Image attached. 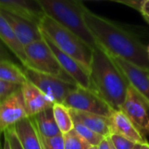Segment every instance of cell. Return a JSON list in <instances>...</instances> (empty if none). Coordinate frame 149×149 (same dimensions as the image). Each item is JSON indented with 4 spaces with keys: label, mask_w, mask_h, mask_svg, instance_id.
Returning <instances> with one entry per match:
<instances>
[{
    "label": "cell",
    "mask_w": 149,
    "mask_h": 149,
    "mask_svg": "<svg viewBox=\"0 0 149 149\" xmlns=\"http://www.w3.org/2000/svg\"><path fill=\"white\" fill-rule=\"evenodd\" d=\"M69 110L73 118L78 120L85 126H87L96 133L103 136L104 138H109L114 133L111 118L97 114L77 111L74 109Z\"/></svg>",
    "instance_id": "obj_15"
},
{
    "label": "cell",
    "mask_w": 149,
    "mask_h": 149,
    "mask_svg": "<svg viewBox=\"0 0 149 149\" xmlns=\"http://www.w3.org/2000/svg\"><path fill=\"white\" fill-rule=\"evenodd\" d=\"M0 80L21 86L27 81V78L23 68L12 60H2L0 61Z\"/></svg>",
    "instance_id": "obj_20"
},
{
    "label": "cell",
    "mask_w": 149,
    "mask_h": 149,
    "mask_svg": "<svg viewBox=\"0 0 149 149\" xmlns=\"http://www.w3.org/2000/svg\"><path fill=\"white\" fill-rule=\"evenodd\" d=\"M110 139L116 149H132L133 146H135V144H137V143H134V142L129 140L128 139H126L119 134H116V133H113L110 137Z\"/></svg>",
    "instance_id": "obj_25"
},
{
    "label": "cell",
    "mask_w": 149,
    "mask_h": 149,
    "mask_svg": "<svg viewBox=\"0 0 149 149\" xmlns=\"http://www.w3.org/2000/svg\"><path fill=\"white\" fill-rule=\"evenodd\" d=\"M132 149H141V144H135Z\"/></svg>",
    "instance_id": "obj_35"
},
{
    "label": "cell",
    "mask_w": 149,
    "mask_h": 149,
    "mask_svg": "<svg viewBox=\"0 0 149 149\" xmlns=\"http://www.w3.org/2000/svg\"><path fill=\"white\" fill-rule=\"evenodd\" d=\"M0 8L14 13L38 26L45 15L36 0H0Z\"/></svg>",
    "instance_id": "obj_14"
},
{
    "label": "cell",
    "mask_w": 149,
    "mask_h": 149,
    "mask_svg": "<svg viewBox=\"0 0 149 149\" xmlns=\"http://www.w3.org/2000/svg\"><path fill=\"white\" fill-rule=\"evenodd\" d=\"M144 135H149V102L129 86L120 109Z\"/></svg>",
    "instance_id": "obj_8"
},
{
    "label": "cell",
    "mask_w": 149,
    "mask_h": 149,
    "mask_svg": "<svg viewBox=\"0 0 149 149\" xmlns=\"http://www.w3.org/2000/svg\"><path fill=\"white\" fill-rule=\"evenodd\" d=\"M88 149H97V146H91Z\"/></svg>",
    "instance_id": "obj_36"
},
{
    "label": "cell",
    "mask_w": 149,
    "mask_h": 149,
    "mask_svg": "<svg viewBox=\"0 0 149 149\" xmlns=\"http://www.w3.org/2000/svg\"><path fill=\"white\" fill-rule=\"evenodd\" d=\"M23 68L27 80L43 92L54 104H63L66 97L77 86L66 83L49 74L39 73L26 68Z\"/></svg>",
    "instance_id": "obj_7"
},
{
    "label": "cell",
    "mask_w": 149,
    "mask_h": 149,
    "mask_svg": "<svg viewBox=\"0 0 149 149\" xmlns=\"http://www.w3.org/2000/svg\"><path fill=\"white\" fill-rule=\"evenodd\" d=\"M146 51H147V54H148V56H149V45L146 47Z\"/></svg>",
    "instance_id": "obj_38"
},
{
    "label": "cell",
    "mask_w": 149,
    "mask_h": 149,
    "mask_svg": "<svg viewBox=\"0 0 149 149\" xmlns=\"http://www.w3.org/2000/svg\"><path fill=\"white\" fill-rule=\"evenodd\" d=\"M45 14L80 37L91 48L98 43L87 27L82 11L83 3L78 0H36Z\"/></svg>",
    "instance_id": "obj_3"
},
{
    "label": "cell",
    "mask_w": 149,
    "mask_h": 149,
    "mask_svg": "<svg viewBox=\"0 0 149 149\" xmlns=\"http://www.w3.org/2000/svg\"><path fill=\"white\" fill-rule=\"evenodd\" d=\"M73 122H74V131H76L80 136H82L91 146H97L101 143V141L104 139L103 136L96 133L95 132H93L92 130H91L90 128L85 126L84 124H82L78 120L73 118Z\"/></svg>",
    "instance_id": "obj_23"
},
{
    "label": "cell",
    "mask_w": 149,
    "mask_h": 149,
    "mask_svg": "<svg viewBox=\"0 0 149 149\" xmlns=\"http://www.w3.org/2000/svg\"><path fill=\"white\" fill-rule=\"evenodd\" d=\"M40 138L43 149H64V140L62 134L52 138H45L40 135Z\"/></svg>",
    "instance_id": "obj_24"
},
{
    "label": "cell",
    "mask_w": 149,
    "mask_h": 149,
    "mask_svg": "<svg viewBox=\"0 0 149 149\" xmlns=\"http://www.w3.org/2000/svg\"><path fill=\"white\" fill-rule=\"evenodd\" d=\"M21 91L26 111L29 118L51 108L54 105V103H52L43 92L28 80L21 85Z\"/></svg>",
    "instance_id": "obj_13"
},
{
    "label": "cell",
    "mask_w": 149,
    "mask_h": 149,
    "mask_svg": "<svg viewBox=\"0 0 149 149\" xmlns=\"http://www.w3.org/2000/svg\"><path fill=\"white\" fill-rule=\"evenodd\" d=\"M39 26L60 50L79 61L90 73L93 49L80 37L47 14L41 19Z\"/></svg>",
    "instance_id": "obj_4"
},
{
    "label": "cell",
    "mask_w": 149,
    "mask_h": 149,
    "mask_svg": "<svg viewBox=\"0 0 149 149\" xmlns=\"http://www.w3.org/2000/svg\"><path fill=\"white\" fill-rule=\"evenodd\" d=\"M109 1H114V2H117V3H119L121 0H109Z\"/></svg>",
    "instance_id": "obj_37"
},
{
    "label": "cell",
    "mask_w": 149,
    "mask_h": 149,
    "mask_svg": "<svg viewBox=\"0 0 149 149\" xmlns=\"http://www.w3.org/2000/svg\"><path fill=\"white\" fill-rule=\"evenodd\" d=\"M108 139H109V143H110V149H116V148H115V146H113V144H112V142H111V140L110 137L108 138Z\"/></svg>",
    "instance_id": "obj_34"
},
{
    "label": "cell",
    "mask_w": 149,
    "mask_h": 149,
    "mask_svg": "<svg viewBox=\"0 0 149 149\" xmlns=\"http://www.w3.org/2000/svg\"><path fill=\"white\" fill-rule=\"evenodd\" d=\"M113 132L137 144H146L148 141L146 137L137 129L130 118L121 111L115 110L111 117Z\"/></svg>",
    "instance_id": "obj_16"
},
{
    "label": "cell",
    "mask_w": 149,
    "mask_h": 149,
    "mask_svg": "<svg viewBox=\"0 0 149 149\" xmlns=\"http://www.w3.org/2000/svg\"><path fill=\"white\" fill-rule=\"evenodd\" d=\"M146 0H121L119 2L120 4H123L125 6H127L132 9H135L136 11L139 12L142 5Z\"/></svg>",
    "instance_id": "obj_28"
},
{
    "label": "cell",
    "mask_w": 149,
    "mask_h": 149,
    "mask_svg": "<svg viewBox=\"0 0 149 149\" xmlns=\"http://www.w3.org/2000/svg\"><path fill=\"white\" fill-rule=\"evenodd\" d=\"M5 137H6V139L9 140V143H10L12 149H23L21 143H20L13 127L7 129L5 132Z\"/></svg>",
    "instance_id": "obj_27"
},
{
    "label": "cell",
    "mask_w": 149,
    "mask_h": 149,
    "mask_svg": "<svg viewBox=\"0 0 149 149\" xmlns=\"http://www.w3.org/2000/svg\"><path fill=\"white\" fill-rule=\"evenodd\" d=\"M112 58L124 73L130 86L149 102V71L124 59L113 56Z\"/></svg>",
    "instance_id": "obj_12"
},
{
    "label": "cell",
    "mask_w": 149,
    "mask_h": 149,
    "mask_svg": "<svg viewBox=\"0 0 149 149\" xmlns=\"http://www.w3.org/2000/svg\"><path fill=\"white\" fill-rule=\"evenodd\" d=\"M141 16L145 19V21L149 24V0H146L144 4L142 5L140 11H139Z\"/></svg>",
    "instance_id": "obj_29"
},
{
    "label": "cell",
    "mask_w": 149,
    "mask_h": 149,
    "mask_svg": "<svg viewBox=\"0 0 149 149\" xmlns=\"http://www.w3.org/2000/svg\"><path fill=\"white\" fill-rule=\"evenodd\" d=\"M97 147V149H110V143L108 138H104Z\"/></svg>",
    "instance_id": "obj_31"
},
{
    "label": "cell",
    "mask_w": 149,
    "mask_h": 149,
    "mask_svg": "<svg viewBox=\"0 0 149 149\" xmlns=\"http://www.w3.org/2000/svg\"><path fill=\"white\" fill-rule=\"evenodd\" d=\"M31 118L40 136L52 138L61 134L54 119L53 107L48 108Z\"/></svg>",
    "instance_id": "obj_19"
},
{
    "label": "cell",
    "mask_w": 149,
    "mask_h": 149,
    "mask_svg": "<svg viewBox=\"0 0 149 149\" xmlns=\"http://www.w3.org/2000/svg\"><path fill=\"white\" fill-rule=\"evenodd\" d=\"M63 104L69 109L97 114L109 118L115 111L93 91L80 86H77L66 97Z\"/></svg>",
    "instance_id": "obj_6"
},
{
    "label": "cell",
    "mask_w": 149,
    "mask_h": 149,
    "mask_svg": "<svg viewBox=\"0 0 149 149\" xmlns=\"http://www.w3.org/2000/svg\"><path fill=\"white\" fill-rule=\"evenodd\" d=\"M90 79L91 90L114 110H119L130 84L112 56L100 45L93 49Z\"/></svg>",
    "instance_id": "obj_2"
},
{
    "label": "cell",
    "mask_w": 149,
    "mask_h": 149,
    "mask_svg": "<svg viewBox=\"0 0 149 149\" xmlns=\"http://www.w3.org/2000/svg\"><path fill=\"white\" fill-rule=\"evenodd\" d=\"M42 36L54 54L55 55L61 68L66 71L68 76H70L74 80L77 86L91 90V79L89 71L76 59H74L73 57L60 50L43 33Z\"/></svg>",
    "instance_id": "obj_10"
},
{
    "label": "cell",
    "mask_w": 149,
    "mask_h": 149,
    "mask_svg": "<svg viewBox=\"0 0 149 149\" xmlns=\"http://www.w3.org/2000/svg\"><path fill=\"white\" fill-rule=\"evenodd\" d=\"M25 52L27 58L26 68L49 74L73 85H77L74 80L61 68L43 38L25 47Z\"/></svg>",
    "instance_id": "obj_5"
},
{
    "label": "cell",
    "mask_w": 149,
    "mask_h": 149,
    "mask_svg": "<svg viewBox=\"0 0 149 149\" xmlns=\"http://www.w3.org/2000/svg\"><path fill=\"white\" fill-rule=\"evenodd\" d=\"M21 88L20 85L0 80V103Z\"/></svg>",
    "instance_id": "obj_26"
},
{
    "label": "cell",
    "mask_w": 149,
    "mask_h": 149,
    "mask_svg": "<svg viewBox=\"0 0 149 149\" xmlns=\"http://www.w3.org/2000/svg\"><path fill=\"white\" fill-rule=\"evenodd\" d=\"M13 129L23 149H43L40 134L32 118H26L17 123Z\"/></svg>",
    "instance_id": "obj_18"
},
{
    "label": "cell",
    "mask_w": 149,
    "mask_h": 149,
    "mask_svg": "<svg viewBox=\"0 0 149 149\" xmlns=\"http://www.w3.org/2000/svg\"><path fill=\"white\" fill-rule=\"evenodd\" d=\"M27 116L21 88L0 103V132L13 127Z\"/></svg>",
    "instance_id": "obj_9"
},
{
    "label": "cell",
    "mask_w": 149,
    "mask_h": 149,
    "mask_svg": "<svg viewBox=\"0 0 149 149\" xmlns=\"http://www.w3.org/2000/svg\"><path fill=\"white\" fill-rule=\"evenodd\" d=\"M64 140V149H88L91 145L80 136L74 129L62 134Z\"/></svg>",
    "instance_id": "obj_22"
},
{
    "label": "cell",
    "mask_w": 149,
    "mask_h": 149,
    "mask_svg": "<svg viewBox=\"0 0 149 149\" xmlns=\"http://www.w3.org/2000/svg\"><path fill=\"white\" fill-rule=\"evenodd\" d=\"M4 146H3V149H12L11 148V146H10V143H9V140L6 139V137H5V140H4Z\"/></svg>",
    "instance_id": "obj_32"
},
{
    "label": "cell",
    "mask_w": 149,
    "mask_h": 149,
    "mask_svg": "<svg viewBox=\"0 0 149 149\" xmlns=\"http://www.w3.org/2000/svg\"><path fill=\"white\" fill-rule=\"evenodd\" d=\"M141 149H149V143H146V144H142L141 145Z\"/></svg>",
    "instance_id": "obj_33"
},
{
    "label": "cell",
    "mask_w": 149,
    "mask_h": 149,
    "mask_svg": "<svg viewBox=\"0 0 149 149\" xmlns=\"http://www.w3.org/2000/svg\"><path fill=\"white\" fill-rule=\"evenodd\" d=\"M0 13L6 19L24 47L42 40V32L37 24L6 9L0 8Z\"/></svg>",
    "instance_id": "obj_11"
},
{
    "label": "cell",
    "mask_w": 149,
    "mask_h": 149,
    "mask_svg": "<svg viewBox=\"0 0 149 149\" xmlns=\"http://www.w3.org/2000/svg\"><path fill=\"white\" fill-rule=\"evenodd\" d=\"M82 11L84 22L98 45L111 56L124 59L149 71L146 46L134 33L120 24L91 12L84 4Z\"/></svg>",
    "instance_id": "obj_1"
},
{
    "label": "cell",
    "mask_w": 149,
    "mask_h": 149,
    "mask_svg": "<svg viewBox=\"0 0 149 149\" xmlns=\"http://www.w3.org/2000/svg\"><path fill=\"white\" fill-rule=\"evenodd\" d=\"M0 40L20 61L23 68H26L27 65V58L25 52V47L20 43L11 26L1 13H0Z\"/></svg>",
    "instance_id": "obj_17"
},
{
    "label": "cell",
    "mask_w": 149,
    "mask_h": 149,
    "mask_svg": "<svg viewBox=\"0 0 149 149\" xmlns=\"http://www.w3.org/2000/svg\"><path fill=\"white\" fill-rule=\"evenodd\" d=\"M2 60H11V54L6 45L0 40V61Z\"/></svg>",
    "instance_id": "obj_30"
},
{
    "label": "cell",
    "mask_w": 149,
    "mask_h": 149,
    "mask_svg": "<svg viewBox=\"0 0 149 149\" xmlns=\"http://www.w3.org/2000/svg\"><path fill=\"white\" fill-rule=\"evenodd\" d=\"M53 112L55 122L61 134H65L74 129L73 118L68 107L63 104L55 103L53 105Z\"/></svg>",
    "instance_id": "obj_21"
}]
</instances>
